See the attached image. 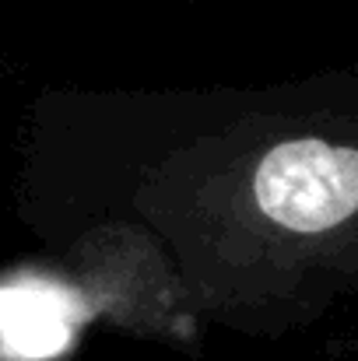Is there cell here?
Segmentation results:
<instances>
[{
    "instance_id": "1",
    "label": "cell",
    "mask_w": 358,
    "mask_h": 361,
    "mask_svg": "<svg viewBox=\"0 0 358 361\" xmlns=\"http://www.w3.org/2000/svg\"><path fill=\"white\" fill-rule=\"evenodd\" d=\"M260 211L292 232H327L358 211V151L327 140H285L253 176Z\"/></svg>"
}]
</instances>
